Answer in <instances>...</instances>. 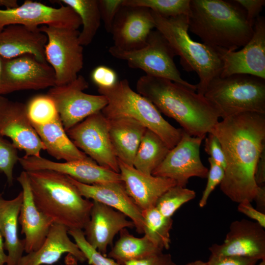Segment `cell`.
<instances>
[{"mask_svg": "<svg viewBox=\"0 0 265 265\" xmlns=\"http://www.w3.org/2000/svg\"><path fill=\"white\" fill-rule=\"evenodd\" d=\"M210 133L218 138L225 156L221 191L233 202H252L258 187L256 167L265 148V114L247 112L227 117Z\"/></svg>", "mask_w": 265, "mask_h": 265, "instance_id": "1", "label": "cell"}, {"mask_svg": "<svg viewBox=\"0 0 265 265\" xmlns=\"http://www.w3.org/2000/svg\"><path fill=\"white\" fill-rule=\"evenodd\" d=\"M136 88L160 112L174 119L192 136H206L221 117L204 95L169 80L145 75L137 80Z\"/></svg>", "mask_w": 265, "mask_h": 265, "instance_id": "2", "label": "cell"}, {"mask_svg": "<svg viewBox=\"0 0 265 265\" xmlns=\"http://www.w3.org/2000/svg\"><path fill=\"white\" fill-rule=\"evenodd\" d=\"M189 30L219 53L244 47L254 24L235 0H190Z\"/></svg>", "mask_w": 265, "mask_h": 265, "instance_id": "3", "label": "cell"}, {"mask_svg": "<svg viewBox=\"0 0 265 265\" xmlns=\"http://www.w3.org/2000/svg\"><path fill=\"white\" fill-rule=\"evenodd\" d=\"M26 172L38 208L54 223L68 230H83L90 219L93 201L80 194L68 176L51 170Z\"/></svg>", "mask_w": 265, "mask_h": 265, "instance_id": "4", "label": "cell"}, {"mask_svg": "<svg viewBox=\"0 0 265 265\" xmlns=\"http://www.w3.org/2000/svg\"><path fill=\"white\" fill-rule=\"evenodd\" d=\"M151 11L155 28L166 38L186 71L195 72L199 81L196 92L204 95L209 84L219 77L222 69L221 55L215 49L193 40L188 33L187 15L166 18Z\"/></svg>", "mask_w": 265, "mask_h": 265, "instance_id": "5", "label": "cell"}, {"mask_svg": "<svg viewBox=\"0 0 265 265\" xmlns=\"http://www.w3.org/2000/svg\"><path fill=\"white\" fill-rule=\"evenodd\" d=\"M98 91L107 99V105L101 110L107 119H133L159 135L170 149L180 141L183 129L176 128L165 120L151 102L132 89L127 79Z\"/></svg>", "mask_w": 265, "mask_h": 265, "instance_id": "6", "label": "cell"}, {"mask_svg": "<svg viewBox=\"0 0 265 265\" xmlns=\"http://www.w3.org/2000/svg\"><path fill=\"white\" fill-rule=\"evenodd\" d=\"M204 96L217 107L222 119L247 112L265 114V79L256 76L216 77Z\"/></svg>", "mask_w": 265, "mask_h": 265, "instance_id": "7", "label": "cell"}, {"mask_svg": "<svg viewBox=\"0 0 265 265\" xmlns=\"http://www.w3.org/2000/svg\"><path fill=\"white\" fill-rule=\"evenodd\" d=\"M108 52L114 57L126 61L132 68L141 69L146 75L168 79L196 91V85L182 78L174 61L175 52L156 29L150 32L146 45L141 49L126 51L112 46Z\"/></svg>", "mask_w": 265, "mask_h": 265, "instance_id": "8", "label": "cell"}, {"mask_svg": "<svg viewBox=\"0 0 265 265\" xmlns=\"http://www.w3.org/2000/svg\"><path fill=\"white\" fill-rule=\"evenodd\" d=\"M39 28L47 37L45 55L54 72L55 85H65L76 80L83 65L79 30L47 26Z\"/></svg>", "mask_w": 265, "mask_h": 265, "instance_id": "9", "label": "cell"}, {"mask_svg": "<svg viewBox=\"0 0 265 265\" xmlns=\"http://www.w3.org/2000/svg\"><path fill=\"white\" fill-rule=\"evenodd\" d=\"M0 95L25 90H40L55 86V76L47 62L31 54L12 58L1 57Z\"/></svg>", "mask_w": 265, "mask_h": 265, "instance_id": "10", "label": "cell"}, {"mask_svg": "<svg viewBox=\"0 0 265 265\" xmlns=\"http://www.w3.org/2000/svg\"><path fill=\"white\" fill-rule=\"evenodd\" d=\"M88 83L81 75L65 85L51 87L47 94L53 100L66 132L107 104L102 95L87 94Z\"/></svg>", "mask_w": 265, "mask_h": 265, "instance_id": "11", "label": "cell"}, {"mask_svg": "<svg viewBox=\"0 0 265 265\" xmlns=\"http://www.w3.org/2000/svg\"><path fill=\"white\" fill-rule=\"evenodd\" d=\"M66 132L77 147L97 164L119 173L118 160L109 136L108 121L101 111L89 116Z\"/></svg>", "mask_w": 265, "mask_h": 265, "instance_id": "12", "label": "cell"}, {"mask_svg": "<svg viewBox=\"0 0 265 265\" xmlns=\"http://www.w3.org/2000/svg\"><path fill=\"white\" fill-rule=\"evenodd\" d=\"M205 137L192 136L183 130L180 141L152 175L172 179L183 187L191 177L206 178L209 170L201 161L200 151Z\"/></svg>", "mask_w": 265, "mask_h": 265, "instance_id": "13", "label": "cell"}, {"mask_svg": "<svg viewBox=\"0 0 265 265\" xmlns=\"http://www.w3.org/2000/svg\"><path fill=\"white\" fill-rule=\"evenodd\" d=\"M53 7L38 1L26 0L18 7L0 9V31L11 25L31 27L47 26L78 29L81 22L70 7Z\"/></svg>", "mask_w": 265, "mask_h": 265, "instance_id": "14", "label": "cell"}, {"mask_svg": "<svg viewBox=\"0 0 265 265\" xmlns=\"http://www.w3.org/2000/svg\"><path fill=\"white\" fill-rule=\"evenodd\" d=\"M0 135L10 138L24 157H41L45 146L28 119L26 104L0 95Z\"/></svg>", "mask_w": 265, "mask_h": 265, "instance_id": "15", "label": "cell"}, {"mask_svg": "<svg viewBox=\"0 0 265 265\" xmlns=\"http://www.w3.org/2000/svg\"><path fill=\"white\" fill-rule=\"evenodd\" d=\"M222 69L219 76L246 74L265 79V19L259 16L248 42L238 51L220 52Z\"/></svg>", "mask_w": 265, "mask_h": 265, "instance_id": "16", "label": "cell"}, {"mask_svg": "<svg viewBox=\"0 0 265 265\" xmlns=\"http://www.w3.org/2000/svg\"><path fill=\"white\" fill-rule=\"evenodd\" d=\"M214 256H235L265 260V231L255 221L246 219L231 223L223 242L209 248Z\"/></svg>", "mask_w": 265, "mask_h": 265, "instance_id": "17", "label": "cell"}, {"mask_svg": "<svg viewBox=\"0 0 265 265\" xmlns=\"http://www.w3.org/2000/svg\"><path fill=\"white\" fill-rule=\"evenodd\" d=\"M154 28L155 25L150 9L123 5L114 19L110 32L113 46L126 51L141 49L146 45Z\"/></svg>", "mask_w": 265, "mask_h": 265, "instance_id": "18", "label": "cell"}, {"mask_svg": "<svg viewBox=\"0 0 265 265\" xmlns=\"http://www.w3.org/2000/svg\"><path fill=\"white\" fill-rule=\"evenodd\" d=\"M18 161L26 171L53 170L86 185L122 182L120 173L99 165L92 159L57 162L41 157L30 156L19 158Z\"/></svg>", "mask_w": 265, "mask_h": 265, "instance_id": "19", "label": "cell"}, {"mask_svg": "<svg viewBox=\"0 0 265 265\" xmlns=\"http://www.w3.org/2000/svg\"><path fill=\"white\" fill-rule=\"evenodd\" d=\"M90 219L83 233L86 241L105 255L115 236L124 228H133L132 221L123 213L102 203L92 201Z\"/></svg>", "mask_w": 265, "mask_h": 265, "instance_id": "20", "label": "cell"}, {"mask_svg": "<svg viewBox=\"0 0 265 265\" xmlns=\"http://www.w3.org/2000/svg\"><path fill=\"white\" fill-rule=\"evenodd\" d=\"M85 198L111 207L124 214L132 221L136 231L143 234L144 218L142 211L127 193L123 182L86 185L68 176Z\"/></svg>", "mask_w": 265, "mask_h": 265, "instance_id": "21", "label": "cell"}, {"mask_svg": "<svg viewBox=\"0 0 265 265\" xmlns=\"http://www.w3.org/2000/svg\"><path fill=\"white\" fill-rule=\"evenodd\" d=\"M17 180L23 192L19 223L21 226V233L25 236V252L28 253L41 246L54 223L35 204L27 172L22 171Z\"/></svg>", "mask_w": 265, "mask_h": 265, "instance_id": "22", "label": "cell"}, {"mask_svg": "<svg viewBox=\"0 0 265 265\" xmlns=\"http://www.w3.org/2000/svg\"><path fill=\"white\" fill-rule=\"evenodd\" d=\"M118 160L119 173L126 190L142 211L155 207L161 195L177 185L172 179L145 174Z\"/></svg>", "mask_w": 265, "mask_h": 265, "instance_id": "23", "label": "cell"}, {"mask_svg": "<svg viewBox=\"0 0 265 265\" xmlns=\"http://www.w3.org/2000/svg\"><path fill=\"white\" fill-rule=\"evenodd\" d=\"M47 43V35L39 27L9 25L0 31V56L9 59L31 54L40 61L47 62L45 55Z\"/></svg>", "mask_w": 265, "mask_h": 265, "instance_id": "24", "label": "cell"}, {"mask_svg": "<svg viewBox=\"0 0 265 265\" xmlns=\"http://www.w3.org/2000/svg\"><path fill=\"white\" fill-rule=\"evenodd\" d=\"M68 235L66 227L53 223L41 246L36 251L23 255L19 265H52L58 262L64 253L72 255L78 261L84 262L86 259L83 253Z\"/></svg>", "mask_w": 265, "mask_h": 265, "instance_id": "25", "label": "cell"}, {"mask_svg": "<svg viewBox=\"0 0 265 265\" xmlns=\"http://www.w3.org/2000/svg\"><path fill=\"white\" fill-rule=\"evenodd\" d=\"M23 201L21 191L14 198L4 199L0 194V231L7 252L5 265H19L25 252L24 239L18 235L19 216Z\"/></svg>", "mask_w": 265, "mask_h": 265, "instance_id": "26", "label": "cell"}, {"mask_svg": "<svg viewBox=\"0 0 265 265\" xmlns=\"http://www.w3.org/2000/svg\"><path fill=\"white\" fill-rule=\"evenodd\" d=\"M107 120L110 140L117 159L133 166L135 154L147 129L132 118Z\"/></svg>", "mask_w": 265, "mask_h": 265, "instance_id": "27", "label": "cell"}, {"mask_svg": "<svg viewBox=\"0 0 265 265\" xmlns=\"http://www.w3.org/2000/svg\"><path fill=\"white\" fill-rule=\"evenodd\" d=\"M45 150L57 159L66 161L91 159L74 144L65 131L59 117L43 125L32 124Z\"/></svg>", "mask_w": 265, "mask_h": 265, "instance_id": "28", "label": "cell"}, {"mask_svg": "<svg viewBox=\"0 0 265 265\" xmlns=\"http://www.w3.org/2000/svg\"><path fill=\"white\" fill-rule=\"evenodd\" d=\"M144 235L137 238L130 234L127 228L119 232V238L108 254L119 265L141 260L162 252Z\"/></svg>", "mask_w": 265, "mask_h": 265, "instance_id": "29", "label": "cell"}, {"mask_svg": "<svg viewBox=\"0 0 265 265\" xmlns=\"http://www.w3.org/2000/svg\"><path fill=\"white\" fill-rule=\"evenodd\" d=\"M170 150L159 135L147 129L135 154L133 166L145 174L152 175Z\"/></svg>", "mask_w": 265, "mask_h": 265, "instance_id": "30", "label": "cell"}, {"mask_svg": "<svg viewBox=\"0 0 265 265\" xmlns=\"http://www.w3.org/2000/svg\"><path fill=\"white\" fill-rule=\"evenodd\" d=\"M53 1L70 7L79 15L82 26L79 36L80 43L82 46L89 45L101 24L98 0H59Z\"/></svg>", "mask_w": 265, "mask_h": 265, "instance_id": "31", "label": "cell"}, {"mask_svg": "<svg viewBox=\"0 0 265 265\" xmlns=\"http://www.w3.org/2000/svg\"><path fill=\"white\" fill-rule=\"evenodd\" d=\"M142 212L144 235L159 249H168L171 243L170 232L173 225L172 217L164 216L155 207Z\"/></svg>", "mask_w": 265, "mask_h": 265, "instance_id": "32", "label": "cell"}, {"mask_svg": "<svg viewBox=\"0 0 265 265\" xmlns=\"http://www.w3.org/2000/svg\"><path fill=\"white\" fill-rule=\"evenodd\" d=\"M190 0H124L123 5L144 7L166 17L189 16Z\"/></svg>", "mask_w": 265, "mask_h": 265, "instance_id": "33", "label": "cell"}, {"mask_svg": "<svg viewBox=\"0 0 265 265\" xmlns=\"http://www.w3.org/2000/svg\"><path fill=\"white\" fill-rule=\"evenodd\" d=\"M26 107L27 116L33 124L46 125L59 117L54 101L47 94L33 96Z\"/></svg>", "mask_w": 265, "mask_h": 265, "instance_id": "34", "label": "cell"}, {"mask_svg": "<svg viewBox=\"0 0 265 265\" xmlns=\"http://www.w3.org/2000/svg\"><path fill=\"white\" fill-rule=\"evenodd\" d=\"M195 197L196 193L193 190L175 185L161 195L155 207L164 216L172 217L182 205Z\"/></svg>", "mask_w": 265, "mask_h": 265, "instance_id": "35", "label": "cell"}, {"mask_svg": "<svg viewBox=\"0 0 265 265\" xmlns=\"http://www.w3.org/2000/svg\"><path fill=\"white\" fill-rule=\"evenodd\" d=\"M68 234L83 253L89 265H119L112 259L106 257L92 247L86 241L82 230H68Z\"/></svg>", "mask_w": 265, "mask_h": 265, "instance_id": "36", "label": "cell"}, {"mask_svg": "<svg viewBox=\"0 0 265 265\" xmlns=\"http://www.w3.org/2000/svg\"><path fill=\"white\" fill-rule=\"evenodd\" d=\"M19 159L15 146L0 135V172L5 175L9 186L13 184V169Z\"/></svg>", "mask_w": 265, "mask_h": 265, "instance_id": "37", "label": "cell"}, {"mask_svg": "<svg viewBox=\"0 0 265 265\" xmlns=\"http://www.w3.org/2000/svg\"><path fill=\"white\" fill-rule=\"evenodd\" d=\"M208 160L210 168L207 177V183L199 202L200 208H203L206 205L210 194L215 188L221 184L224 176V169L221 166L210 157L208 158Z\"/></svg>", "mask_w": 265, "mask_h": 265, "instance_id": "38", "label": "cell"}, {"mask_svg": "<svg viewBox=\"0 0 265 265\" xmlns=\"http://www.w3.org/2000/svg\"><path fill=\"white\" fill-rule=\"evenodd\" d=\"M124 0H98L101 20L103 21L106 30L111 32L114 19Z\"/></svg>", "mask_w": 265, "mask_h": 265, "instance_id": "39", "label": "cell"}, {"mask_svg": "<svg viewBox=\"0 0 265 265\" xmlns=\"http://www.w3.org/2000/svg\"><path fill=\"white\" fill-rule=\"evenodd\" d=\"M91 79L98 88L110 87L118 81L115 71L105 65L95 68L91 72Z\"/></svg>", "mask_w": 265, "mask_h": 265, "instance_id": "40", "label": "cell"}, {"mask_svg": "<svg viewBox=\"0 0 265 265\" xmlns=\"http://www.w3.org/2000/svg\"><path fill=\"white\" fill-rule=\"evenodd\" d=\"M208 133V136L205 139V151L210 158L225 170L226 160L221 144L213 134Z\"/></svg>", "mask_w": 265, "mask_h": 265, "instance_id": "41", "label": "cell"}, {"mask_svg": "<svg viewBox=\"0 0 265 265\" xmlns=\"http://www.w3.org/2000/svg\"><path fill=\"white\" fill-rule=\"evenodd\" d=\"M259 260L250 258L211 255L207 265H256Z\"/></svg>", "mask_w": 265, "mask_h": 265, "instance_id": "42", "label": "cell"}, {"mask_svg": "<svg viewBox=\"0 0 265 265\" xmlns=\"http://www.w3.org/2000/svg\"><path fill=\"white\" fill-rule=\"evenodd\" d=\"M125 265H177L170 254L161 252L146 258L126 263Z\"/></svg>", "mask_w": 265, "mask_h": 265, "instance_id": "43", "label": "cell"}, {"mask_svg": "<svg viewBox=\"0 0 265 265\" xmlns=\"http://www.w3.org/2000/svg\"><path fill=\"white\" fill-rule=\"evenodd\" d=\"M245 11L248 19L254 24L265 5V0H235Z\"/></svg>", "mask_w": 265, "mask_h": 265, "instance_id": "44", "label": "cell"}, {"mask_svg": "<svg viewBox=\"0 0 265 265\" xmlns=\"http://www.w3.org/2000/svg\"><path fill=\"white\" fill-rule=\"evenodd\" d=\"M251 202L244 201L238 203V210L239 212L244 214L249 218L252 219L259 223L263 228H265V213L260 212L255 209Z\"/></svg>", "mask_w": 265, "mask_h": 265, "instance_id": "45", "label": "cell"}, {"mask_svg": "<svg viewBox=\"0 0 265 265\" xmlns=\"http://www.w3.org/2000/svg\"><path fill=\"white\" fill-rule=\"evenodd\" d=\"M255 180L258 186L265 185V148L263 150L256 165Z\"/></svg>", "mask_w": 265, "mask_h": 265, "instance_id": "46", "label": "cell"}, {"mask_svg": "<svg viewBox=\"0 0 265 265\" xmlns=\"http://www.w3.org/2000/svg\"><path fill=\"white\" fill-rule=\"evenodd\" d=\"M253 201L256 203V209L265 213V185L258 186Z\"/></svg>", "mask_w": 265, "mask_h": 265, "instance_id": "47", "label": "cell"}, {"mask_svg": "<svg viewBox=\"0 0 265 265\" xmlns=\"http://www.w3.org/2000/svg\"><path fill=\"white\" fill-rule=\"evenodd\" d=\"M7 254L4 252V242L0 231V265H5Z\"/></svg>", "mask_w": 265, "mask_h": 265, "instance_id": "48", "label": "cell"}, {"mask_svg": "<svg viewBox=\"0 0 265 265\" xmlns=\"http://www.w3.org/2000/svg\"><path fill=\"white\" fill-rule=\"evenodd\" d=\"M0 6L5 7V9H11L18 7L19 5L16 0H0Z\"/></svg>", "mask_w": 265, "mask_h": 265, "instance_id": "49", "label": "cell"}, {"mask_svg": "<svg viewBox=\"0 0 265 265\" xmlns=\"http://www.w3.org/2000/svg\"><path fill=\"white\" fill-rule=\"evenodd\" d=\"M186 265H207V262L201 260H196L186 264Z\"/></svg>", "mask_w": 265, "mask_h": 265, "instance_id": "50", "label": "cell"}, {"mask_svg": "<svg viewBox=\"0 0 265 265\" xmlns=\"http://www.w3.org/2000/svg\"><path fill=\"white\" fill-rule=\"evenodd\" d=\"M257 265H265V260H261V262Z\"/></svg>", "mask_w": 265, "mask_h": 265, "instance_id": "51", "label": "cell"}, {"mask_svg": "<svg viewBox=\"0 0 265 265\" xmlns=\"http://www.w3.org/2000/svg\"><path fill=\"white\" fill-rule=\"evenodd\" d=\"M1 57L0 56V72H1Z\"/></svg>", "mask_w": 265, "mask_h": 265, "instance_id": "52", "label": "cell"}]
</instances>
